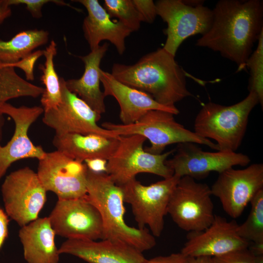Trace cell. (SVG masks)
I'll use <instances>...</instances> for the list:
<instances>
[{
	"instance_id": "d4e9b609",
	"label": "cell",
	"mask_w": 263,
	"mask_h": 263,
	"mask_svg": "<svg viewBox=\"0 0 263 263\" xmlns=\"http://www.w3.org/2000/svg\"><path fill=\"white\" fill-rule=\"evenodd\" d=\"M44 92L43 87L32 84L21 77L15 68L0 67V104L20 97L37 98ZM3 114L0 112V141L4 124Z\"/></svg>"
},
{
	"instance_id": "484cf974",
	"label": "cell",
	"mask_w": 263,
	"mask_h": 263,
	"mask_svg": "<svg viewBox=\"0 0 263 263\" xmlns=\"http://www.w3.org/2000/svg\"><path fill=\"white\" fill-rule=\"evenodd\" d=\"M56 54V44L52 40L43 50L45 62L39 66V69L42 72L40 80L45 86L40 99L44 112L56 108L61 101L60 78L55 70L54 62Z\"/></svg>"
},
{
	"instance_id": "8d00e7d4",
	"label": "cell",
	"mask_w": 263,
	"mask_h": 263,
	"mask_svg": "<svg viewBox=\"0 0 263 263\" xmlns=\"http://www.w3.org/2000/svg\"><path fill=\"white\" fill-rule=\"evenodd\" d=\"M11 15V9L7 0H0V24Z\"/></svg>"
},
{
	"instance_id": "9c48e42d",
	"label": "cell",
	"mask_w": 263,
	"mask_h": 263,
	"mask_svg": "<svg viewBox=\"0 0 263 263\" xmlns=\"http://www.w3.org/2000/svg\"><path fill=\"white\" fill-rule=\"evenodd\" d=\"M46 192L37 173L28 167L10 173L1 187L5 212L21 227L38 218Z\"/></svg>"
},
{
	"instance_id": "d6a6232c",
	"label": "cell",
	"mask_w": 263,
	"mask_h": 263,
	"mask_svg": "<svg viewBox=\"0 0 263 263\" xmlns=\"http://www.w3.org/2000/svg\"><path fill=\"white\" fill-rule=\"evenodd\" d=\"M132 2L141 16L142 22L152 23L157 15L155 3L152 0H132Z\"/></svg>"
},
{
	"instance_id": "52a82bcc",
	"label": "cell",
	"mask_w": 263,
	"mask_h": 263,
	"mask_svg": "<svg viewBox=\"0 0 263 263\" xmlns=\"http://www.w3.org/2000/svg\"><path fill=\"white\" fill-rule=\"evenodd\" d=\"M180 178L174 174L148 186L134 179L120 186L124 202L131 206L138 228L147 225L153 236H160L170 196Z\"/></svg>"
},
{
	"instance_id": "d590c367",
	"label": "cell",
	"mask_w": 263,
	"mask_h": 263,
	"mask_svg": "<svg viewBox=\"0 0 263 263\" xmlns=\"http://www.w3.org/2000/svg\"><path fill=\"white\" fill-rule=\"evenodd\" d=\"M88 169L97 173H106L107 160L102 159H91L84 161Z\"/></svg>"
},
{
	"instance_id": "836d02e7",
	"label": "cell",
	"mask_w": 263,
	"mask_h": 263,
	"mask_svg": "<svg viewBox=\"0 0 263 263\" xmlns=\"http://www.w3.org/2000/svg\"><path fill=\"white\" fill-rule=\"evenodd\" d=\"M146 263H190V259L181 252L167 256H159L147 260Z\"/></svg>"
},
{
	"instance_id": "7402d4cb",
	"label": "cell",
	"mask_w": 263,
	"mask_h": 263,
	"mask_svg": "<svg viewBox=\"0 0 263 263\" xmlns=\"http://www.w3.org/2000/svg\"><path fill=\"white\" fill-rule=\"evenodd\" d=\"M48 217L38 218L21 227L19 237L27 263H58L60 255Z\"/></svg>"
},
{
	"instance_id": "7a4b0ae2",
	"label": "cell",
	"mask_w": 263,
	"mask_h": 263,
	"mask_svg": "<svg viewBox=\"0 0 263 263\" xmlns=\"http://www.w3.org/2000/svg\"><path fill=\"white\" fill-rule=\"evenodd\" d=\"M112 75L120 82L151 96L169 107L191 95L187 87L186 75L175 56L163 48L149 53L135 64L114 63Z\"/></svg>"
},
{
	"instance_id": "6da1fadb",
	"label": "cell",
	"mask_w": 263,
	"mask_h": 263,
	"mask_svg": "<svg viewBox=\"0 0 263 263\" xmlns=\"http://www.w3.org/2000/svg\"><path fill=\"white\" fill-rule=\"evenodd\" d=\"M208 31L195 45L207 48L246 68L255 42L263 32V4L260 0H220L212 10Z\"/></svg>"
},
{
	"instance_id": "4dcf8cb0",
	"label": "cell",
	"mask_w": 263,
	"mask_h": 263,
	"mask_svg": "<svg viewBox=\"0 0 263 263\" xmlns=\"http://www.w3.org/2000/svg\"><path fill=\"white\" fill-rule=\"evenodd\" d=\"M43 56V50H38L33 52L29 55L15 63L4 64L0 62V67L19 68L24 73L27 81H32L35 79L34 67L37 60Z\"/></svg>"
},
{
	"instance_id": "3957f363",
	"label": "cell",
	"mask_w": 263,
	"mask_h": 263,
	"mask_svg": "<svg viewBox=\"0 0 263 263\" xmlns=\"http://www.w3.org/2000/svg\"><path fill=\"white\" fill-rule=\"evenodd\" d=\"M86 189V198L97 209L101 218L102 239L125 244L142 253L155 246V237L148 229L131 227L126 223L122 188L106 173L88 169Z\"/></svg>"
},
{
	"instance_id": "5b68a950",
	"label": "cell",
	"mask_w": 263,
	"mask_h": 263,
	"mask_svg": "<svg viewBox=\"0 0 263 263\" xmlns=\"http://www.w3.org/2000/svg\"><path fill=\"white\" fill-rule=\"evenodd\" d=\"M174 114L161 110H150L134 123L124 125L103 122L101 127L118 136L138 134L148 139L150 146L145 150L153 154H160L171 144L191 142L206 145L218 150V147L210 140L204 138L177 122Z\"/></svg>"
},
{
	"instance_id": "603a6c76",
	"label": "cell",
	"mask_w": 263,
	"mask_h": 263,
	"mask_svg": "<svg viewBox=\"0 0 263 263\" xmlns=\"http://www.w3.org/2000/svg\"><path fill=\"white\" fill-rule=\"evenodd\" d=\"M119 138L107 137L97 134L72 133L55 134L52 142L56 150L83 163L86 160L95 158L108 161L115 151Z\"/></svg>"
},
{
	"instance_id": "44dd1931",
	"label": "cell",
	"mask_w": 263,
	"mask_h": 263,
	"mask_svg": "<svg viewBox=\"0 0 263 263\" xmlns=\"http://www.w3.org/2000/svg\"><path fill=\"white\" fill-rule=\"evenodd\" d=\"M108 47L109 44L105 42L92 50L88 55L79 56L84 64L82 75L78 79L65 80L67 88L100 116L106 112V96L100 88V65Z\"/></svg>"
},
{
	"instance_id": "d6986e66",
	"label": "cell",
	"mask_w": 263,
	"mask_h": 263,
	"mask_svg": "<svg viewBox=\"0 0 263 263\" xmlns=\"http://www.w3.org/2000/svg\"><path fill=\"white\" fill-rule=\"evenodd\" d=\"M100 79L105 96H112L118 102L122 124L135 123L150 110L164 111L174 115L179 113L176 107H169L158 103L149 94L120 82L111 73L101 69Z\"/></svg>"
},
{
	"instance_id": "83f0119b",
	"label": "cell",
	"mask_w": 263,
	"mask_h": 263,
	"mask_svg": "<svg viewBox=\"0 0 263 263\" xmlns=\"http://www.w3.org/2000/svg\"><path fill=\"white\" fill-rule=\"evenodd\" d=\"M103 7L111 18H116L132 32L140 29L142 20L132 0H105Z\"/></svg>"
},
{
	"instance_id": "f1b7e54d",
	"label": "cell",
	"mask_w": 263,
	"mask_h": 263,
	"mask_svg": "<svg viewBox=\"0 0 263 263\" xmlns=\"http://www.w3.org/2000/svg\"><path fill=\"white\" fill-rule=\"evenodd\" d=\"M258 46L251 53L246 63V68L249 69L250 77L248 89L255 93L263 104V32L258 39Z\"/></svg>"
},
{
	"instance_id": "cb8c5ba5",
	"label": "cell",
	"mask_w": 263,
	"mask_h": 263,
	"mask_svg": "<svg viewBox=\"0 0 263 263\" xmlns=\"http://www.w3.org/2000/svg\"><path fill=\"white\" fill-rule=\"evenodd\" d=\"M49 33L31 29L19 32L9 40L0 39V62L10 64L29 55L37 48L46 44Z\"/></svg>"
},
{
	"instance_id": "4fadbf2b",
	"label": "cell",
	"mask_w": 263,
	"mask_h": 263,
	"mask_svg": "<svg viewBox=\"0 0 263 263\" xmlns=\"http://www.w3.org/2000/svg\"><path fill=\"white\" fill-rule=\"evenodd\" d=\"M210 189L225 212L234 219L238 218L263 189V165L255 163L243 169H227L219 173Z\"/></svg>"
},
{
	"instance_id": "e575fe53",
	"label": "cell",
	"mask_w": 263,
	"mask_h": 263,
	"mask_svg": "<svg viewBox=\"0 0 263 263\" xmlns=\"http://www.w3.org/2000/svg\"><path fill=\"white\" fill-rule=\"evenodd\" d=\"M8 217L6 212L0 207V250L8 237L9 222Z\"/></svg>"
},
{
	"instance_id": "f35d334b",
	"label": "cell",
	"mask_w": 263,
	"mask_h": 263,
	"mask_svg": "<svg viewBox=\"0 0 263 263\" xmlns=\"http://www.w3.org/2000/svg\"><path fill=\"white\" fill-rule=\"evenodd\" d=\"M183 1L186 5L192 7H196L200 5H204V0H183Z\"/></svg>"
},
{
	"instance_id": "8992f818",
	"label": "cell",
	"mask_w": 263,
	"mask_h": 263,
	"mask_svg": "<svg viewBox=\"0 0 263 263\" xmlns=\"http://www.w3.org/2000/svg\"><path fill=\"white\" fill-rule=\"evenodd\" d=\"M146 140L144 136L138 134L120 136L115 151L107 161L106 172L117 186H122L136 179L140 173L153 174L164 179L174 174L165 162L175 150L153 154L144 150Z\"/></svg>"
},
{
	"instance_id": "2e32d148",
	"label": "cell",
	"mask_w": 263,
	"mask_h": 263,
	"mask_svg": "<svg viewBox=\"0 0 263 263\" xmlns=\"http://www.w3.org/2000/svg\"><path fill=\"white\" fill-rule=\"evenodd\" d=\"M0 112L10 116L15 128L10 140L5 145L0 143V180L8 168L17 161L26 158H43L46 152L40 146H36L28 135L31 125L44 113L40 106L17 107L5 102L0 104Z\"/></svg>"
},
{
	"instance_id": "ffe728a7",
	"label": "cell",
	"mask_w": 263,
	"mask_h": 263,
	"mask_svg": "<svg viewBox=\"0 0 263 263\" xmlns=\"http://www.w3.org/2000/svg\"><path fill=\"white\" fill-rule=\"evenodd\" d=\"M86 9L87 16L83 20L84 37L91 50L99 46L101 41L108 40L116 48L119 55L126 49L125 39L132 32L117 19L112 20L97 0H76Z\"/></svg>"
},
{
	"instance_id": "9a60e30c",
	"label": "cell",
	"mask_w": 263,
	"mask_h": 263,
	"mask_svg": "<svg viewBox=\"0 0 263 263\" xmlns=\"http://www.w3.org/2000/svg\"><path fill=\"white\" fill-rule=\"evenodd\" d=\"M175 151L165 163L174 174L181 177L188 176L194 179H201L210 172L219 173L235 166H246L250 162L246 154L220 150L206 151L191 142L178 144Z\"/></svg>"
},
{
	"instance_id": "8fae6325",
	"label": "cell",
	"mask_w": 263,
	"mask_h": 263,
	"mask_svg": "<svg viewBox=\"0 0 263 263\" xmlns=\"http://www.w3.org/2000/svg\"><path fill=\"white\" fill-rule=\"evenodd\" d=\"M61 101L55 108L44 112L42 121L54 130L56 135L67 133L97 134L110 138H119L97 122L101 116L97 114L77 95L66 87L65 80L60 78Z\"/></svg>"
},
{
	"instance_id": "e0dca14e",
	"label": "cell",
	"mask_w": 263,
	"mask_h": 263,
	"mask_svg": "<svg viewBox=\"0 0 263 263\" xmlns=\"http://www.w3.org/2000/svg\"><path fill=\"white\" fill-rule=\"evenodd\" d=\"M239 224L234 220L228 221L215 215L206 229L189 232L181 252L189 258L220 256L230 252L247 248L250 242L237 233Z\"/></svg>"
},
{
	"instance_id": "5bb4252c",
	"label": "cell",
	"mask_w": 263,
	"mask_h": 263,
	"mask_svg": "<svg viewBox=\"0 0 263 263\" xmlns=\"http://www.w3.org/2000/svg\"><path fill=\"white\" fill-rule=\"evenodd\" d=\"M48 217L56 235L67 239H103L100 215L86 197L58 199Z\"/></svg>"
},
{
	"instance_id": "4316f807",
	"label": "cell",
	"mask_w": 263,
	"mask_h": 263,
	"mask_svg": "<svg viewBox=\"0 0 263 263\" xmlns=\"http://www.w3.org/2000/svg\"><path fill=\"white\" fill-rule=\"evenodd\" d=\"M250 203V211L246 220L238 225L237 233L249 242L263 244V189L257 192Z\"/></svg>"
},
{
	"instance_id": "ba28073f",
	"label": "cell",
	"mask_w": 263,
	"mask_h": 263,
	"mask_svg": "<svg viewBox=\"0 0 263 263\" xmlns=\"http://www.w3.org/2000/svg\"><path fill=\"white\" fill-rule=\"evenodd\" d=\"M212 195L207 184L182 176L171 194L167 214L183 230L189 233L203 231L210 225L215 215Z\"/></svg>"
},
{
	"instance_id": "ac0fdd59",
	"label": "cell",
	"mask_w": 263,
	"mask_h": 263,
	"mask_svg": "<svg viewBox=\"0 0 263 263\" xmlns=\"http://www.w3.org/2000/svg\"><path fill=\"white\" fill-rule=\"evenodd\" d=\"M58 251L60 254L72 255L88 263H146L147 260L134 248L108 239H67Z\"/></svg>"
},
{
	"instance_id": "277c9868",
	"label": "cell",
	"mask_w": 263,
	"mask_h": 263,
	"mask_svg": "<svg viewBox=\"0 0 263 263\" xmlns=\"http://www.w3.org/2000/svg\"><path fill=\"white\" fill-rule=\"evenodd\" d=\"M259 103L258 96L253 92L230 106L207 103L195 118L194 132L202 137L214 140L218 150L235 152L245 135L249 114Z\"/></svg>"
},
{
	"instance_id": "1f68e13d",
	"label": "cell",
	"mask_w": 263,
	"mask_h": 263,
	"mask_svg": "<svg viewBox=\"0 0 263 263\" xmlns=\"http://www.w3.org/2000/svg\"><path fill=\"white\" fill-rule=\"evenodd\" d=\"M7 2L10 6L13 5H17L21 4L25 5L26 8L32 16L37 19L42 17V8L44 4L49 2L55 3L61 6H69L76 11H80L78 10L79 9L72 6L69 3L59 0H7Z\"/></svg>"
},
{
	"instance_id": "7c38bea8",
	"label": "cell",
	"mask_w": 263,
	"mask_h": 263,
	"mask_svg": "<svg viewBox=\"0 0 263 263\" xmlns=\"http://www.w3.org/2000/svg\"><path fill=\"white\" fill-rule=\"evenodd\" d=\"M38 161L37 173L46 191L53 192L58 199L86 197L88 168L84 163L58 150L46 152Z\"/></svg>"
},
{
	"instance_id": "30bf717a",
	"label": "cell",
	"mask_w": 263,
	"mask_h": 263,
	"mask_svg": "<svg viewBox=\"0 0 263 263\" xmlns=\"http://www.w3.org/2000/svg\"><path fill=\"white\" fill-rule=\"evenodd\" d=\"M157 15L167 23V39L163 48L175 56L182 43L190 36L206 33L213 20L212 10L204 5L192 7L182 0H160L155 3Z\"/></svg>"
},
{
	"instance_id": "f546056e",
	"label": "cell",
	"mask_w": 263,
	"mask_h": 263,
	"mask_svg": "<svg viewBox=\"0 0 263 263\" xmlns=\"http://www.w3.org/2000/svg\"><path fill=\"white\" fill-rule=\"evenodd\" d=\"M213 263H263V256H257L248 247L212 258Z\"/></svg>"
},
{
	"instance_id": "74e56055",
	"label": "cell",
	"mask_w": 263,
	"mask_h": 263,
	"mask_svg": "<svg viewBox=\"0 0 263 263\" xmlns=\"http://www.w3.org/2000/svg\"><path fill=\"white\" fill-rule=\"evenodd\" d=\"M189 259L190 263H213L210 257L189 258Z\"/></svg>"
}]
</instances>
